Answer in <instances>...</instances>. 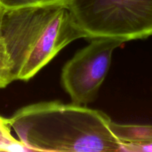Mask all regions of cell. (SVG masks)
I'll list each match as a JSON object with an SVG mask.
<instances>
[{
	"instance_id": "4",
	"label": "cell",
	"mask_w": 152,
	"mask_h": 152,
	"mask_svg": "<svg viewBox=\"0 0 152 152\" xmlns=\"http://www.w3.org/2000/svg\"><path fill=\"white\" fill-rule=\"evenodd\" d=\"M123 43L117 39H93L66 62L61 83L72 102L86 105L94 100L108 72L113 52Z\"/></svg>"
},
{
	"instance_id": "2",
	"label": "cell",
	"mask_w": 152,
	"mask_h": 152,
	"mask_svg": "<svg viewBox=\"0 0 152 152\" xmlns=\"http://www.w3.org/2000/svg\"><path fill=\"white\" fill-rule=\"evenodd\" d=\"M1 29L15 80L28 81L69 43L83 38L63 4L3 10Z\"/></svg>"
},
{
	"instance_id": "5",
	"label": "cell",
	"mask_w": 152,
	"mask_h": 152,
	"mask_svg": "<svg viewBox=\"0 0 152 152\" xmlns=\"http://www.w3.org/2000/svg\"><path fill=\"white\" fill-rule=\"evenodd\" d=\"M4 8L0 6V88L7 87L15 81L13 63L7 50L5 40L1 29V20Z\"/></svg>"
},
{
	"instance_id": "6",
	"label": "cell",
	"mask_w": 152,
	"mask_h": 152,
	"mask_svg": "<svg viewBox=\"0 0 152 152\" xmlns=\"http://www.w3.org/2000/svg\"><path fill=\"white\" fill-rule=\"evenodd\" d=\"M9 120L0 116V151H26L28 148L12 136Z\"/></svg>"
},
{
	"instance_id": "1",
	"label": "cell",
	"mask_w": 152,
	"mask_h": 152,
	"mask_svg": "<svg viewBox=\"0 0 152 152\" xmlns=\"http://www.w3.org/2000/svg\"><path fill=\"white\" fill-rule=\"evenodd\" d=\"M8 120L29 151H122L110 117L83 105L37 102L22 107Z\"/></svg>"
},
{
	"instance_id": "7",
	"label": "cell",
	"mask_w": 152,
	"mask_h": 152,
	"mask_svg": "<svg viewBox=\"0 0 152 152\" xmlns=\"http://www.w3.org/2000/svg\"><path fill=\"white\" fill-rule=\"evenodd\" d=\"M71 0H0V6L5 10L32 6L63 4L68 6Z\"/></svg>"
},
{
	"instance_id": "3",
	"label": "cell",
	"mask_w": 152,
	"mask_h": 152,
	"mask_svg": "<svg viewBox=\"0 0 152 152\" xmlns=\"http://www.w3.org/2000/svg\"><path fill=\"white\" fill-rule=\"evenodd\" d=\"M68 7L83 38L152 37V0H71Z\"/></svg>"
}]
</instances>
